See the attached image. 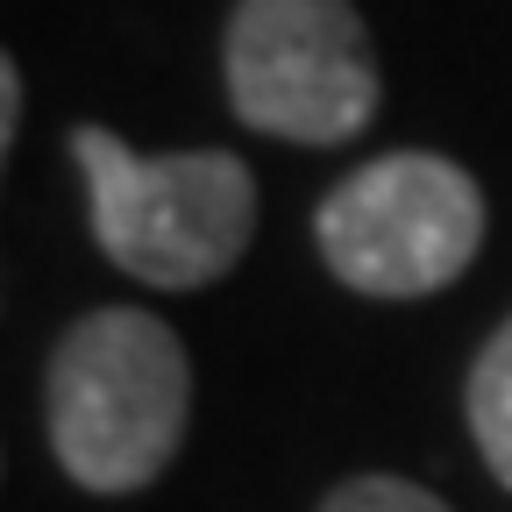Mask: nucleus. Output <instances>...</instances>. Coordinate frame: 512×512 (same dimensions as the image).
Returning a JSON list of instances; mask_svg holds the SVG:
<instances>
[{
  "label": "nucleus",
  "instance_id": "obj_4",
  "mask_svg": "<svg viewBox=\"0 0 512 512\" xmlns=\"http://www.w3.org/2000/svg\"><path fill=\"white\" fill-rule=\"evenodd\" d=\"M221 72L235 114L278 143L335 150L377 114V57L349 0H235Z\"/></svg>",
  "mask_w": 512,
  "mask_h": 512
},
{
  "label": "nucleus",
  "instance_id": "obj_7",
  "mask_svg": "<svg viewBox=\"0 0 512 512\" xmlns=\"http://www.w3.org/2000/svg\"><path fill=\"white\" fill-rule=\"evenodd\" d=\"M15 128H22V64L0 57V150H15Z\"/></svg>",
  "mask_w": 512,
  "mask_h": 512
},
{
  "label": "nucleus",
  "instance_id": "obj_1",
  "mask_svg": "<svg viewBox=\"0 0 512 512\" xmlns=\"http://www.w3.org/2000/svg\"><path fill=\"white\" fill-rule=\"evenodd\" d=\"M50 448L72 484L121 498L164 477L192 420V363L157 313L100 306L57 342L43 377Z\"/></svg>",
  "mask_w": 512,
  "mask_h": 512
},
{
  "label": "nucleus",
  "instance_id": "obj_5",
  "mask_svg": "<svg viewBox=\"0 0 512 512\" xmlns=\"http://www.w3.org/2000/svg\"><path fill=\"white\" fill-rule=\"evenodd\" d=\"M470 434L484 448L491 477L512 491V320L477 349L470 363Z\"/></svg>",
  "mask_w": 512,
  "mask_h": 512
},
{
  "label": "nucleus",
  "instance_id": "obj_3",
  "mask_svg": "<svg viewBox=\"0 0 512 512\" xmlns=\"http://www.w3.org/2000/svg\"><path fill=\"white\" fill-rule=\"evenodd\" d=\"M313 242L363 299L448 292L484 249V185L434 150H384L313 207Z\"/></svg>",
  "mask_w": 512,
  "mask_h": 512
},
{
  "label": "nucleus",
  "instance_id": "obj_2",
  "mask_svg": "<svg viewBox=\"0 0 512 512\" xmlns=\"http://www.w3.org/2000/svg\"><path fill=\"white\" fill-rule=\"evenodd\" d=\"M100 249L157 292H200L242 264L256 235V178L235 150L143 157L114 128H72Z\"/></svg>",
  "mask_w": 512,
  "mask_h": 512
},
{
  "label": "nucleus",
  "instance_id": "obj_6",
  "mask_svg": "<svg viewBox=\"0 0 512 512\" xmlns=\"http://www.w3.org/2000/svg\"><path fill=\"white\" fill-rule=\"evenodd\" d=\"M320 512H448L434 491L406 484V477H349L328 491V505Z\"/></svg>",
  "mask_w": 512,
  "mask_h": 512
}]
</instances>
